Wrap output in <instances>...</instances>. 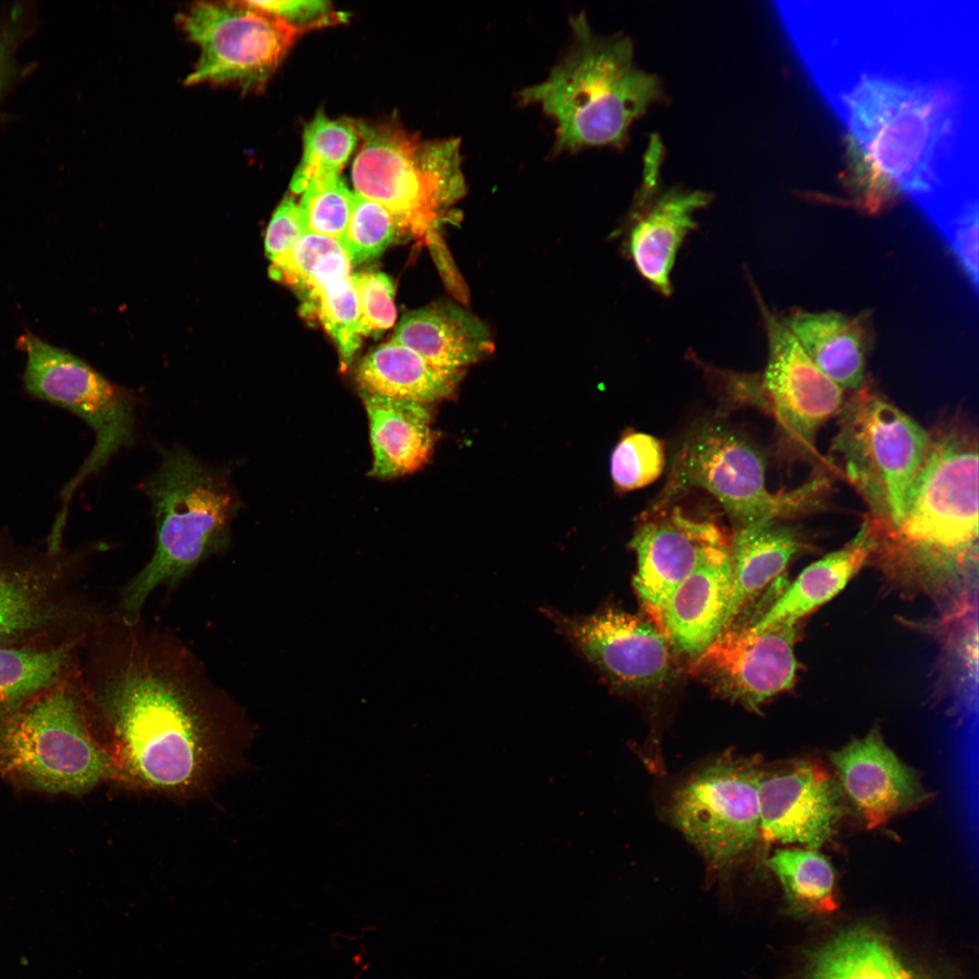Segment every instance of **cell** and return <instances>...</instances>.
<instances>
[{
  "label": "cell",
  "instance_id": "obj_1",
  "mask_svg": "<svg viewBox=\"0 0 979 979\" xmlns=\"http://www.w3.org/2000/svg\"><path fill=\"white\" fill-rule=\"evenodd\" d=\"M871 557L904 584L946 587L978 557V437L957 418L929 431L923 460L906 493L900 519L879 526L867 517Z\"/></svg>",
  "mask_w": 979,
  "mask_h": 979
},
{
  "label": "cell",
  "instance_id": "obj_2",
  "mask_svg": "<svg viewBox=\"0 0 979 979\" xmlns=\"http://www.w3.org/2000/svg\"><path fill=\"white\" fill-rule=\"evenodd\" d=\"M569 24L567 51L545 80L518 93L519 102L552 120L555 153L623 147L631 125L662 98L661 82L637 66L629 37L596 33L582 13Z\"/></svg>",
  "mask_w": 979,
  "mask_h": 979
},
{
  "label": "cell",
  "instance_id": "obj_3",
  "mask_svg": "<svg viewBox=\"0 0 979 979\" xmlns=\"http://www.w3.org/2000/svg\"><path fill=\"white\" fill-rule=\"evenodd\" d=\"M157 528L152 557L131 581L123 607L138 611L160 585L174 582L229 538L239 497L223 471L183 449L168 451L144 482Z\"/></svg>",
  "mask_w": 979,
  "mask_h": 979
},
{
  "label": "cell",
  "instance_id": "obj_4",
  "mask_svg": "<svg viewBox=\"0 0 979 979\" xmlns=\"http://www.w3.org/2000/svg\"><path fill=\"white\" fill-rule=\"evenodd\" d=\"M348 121L361 139L355 192L390 211L401 232L429 235L466 191L460 140L422 139L392 121Z\"/></svg>",
  "mask_w": 979,
  "mask_h": 979
},
{
  "label": "cell",
  "instance_id": "obj_5",
  "mask_svg": "<svg viewBox=\"0 0 979 979\" xmlns=\"http://www.w3.org/2000/svg\"><path fill=\"white\" fill-rule=\"evenodd\" d=\"M80 674L0 720V775L27 789L82 794L111 776Z\"/></svg>",
  "mask_w": 979,
  "mask_h": 979
},
{
  "label": "cell",
  "instance_id": "obj_6",
  "mask_svg": "<svg viewBox=\"0 0 979 979\" xmlns=\"http://www.w3.org/2000/svg\"><path fill=\"white\" fill-rule=\"evenodd\" d=\"M85 693L109 718L123 763L137 780L175 789L198 776L204 757L201 732L167 680L129 666L98 693Z\"/></svg>",
  "mask_w": 979,
  "mask_h": 979
},
{
  "label": "cell",
  "instance_id": "obj_7",
  "mask_svg": "<svg viewBox=\"0 0 979 979\" xmlns=\"http://www.w3.org/2000/svg\"><path fill=\"white\" fill-rule=\"evenodd\" d=\"M829 486V478L819 472L790 491L771 492L761 453L732 429L709 423L684 441L664 490L647 512L668 507L684 490L700 488L720 502L736 527H742L819 508Z\"/></svg>",
  "mask_w": 979,
  "mask_h": 979
},
{
  "label": "cell",
  "instance_id": "obj_8",
  "mask_svg": "<svg viewBox=\"0 0 979 979\" xmlns=\"http://www.w3.org/2000/svg\"><path fill=\"white\" fill-rule=\"evenodd\" d=\"M838 416L831 462L866 504L870 521L897 524L929 431L866 384L846 399Z\"/></svg>",
  "mask_w": 979,
  "mask_h": 979
},
{
  "label": "cell",
  "instance_id": "obj_9",
  "mask_svg": "<svg viewBox=\"0 0 979 979\" xmlns=\"http://www.w3.org/2000/svg\"><path fill=\"white\" fill-rule=\"evenodd\" d=\"M845 103L852 138L897 191H907L923 207L932 201L938 184L935 150L947 124L935 95L921 87L865 78L845 96Z\"/></svg>",
  "mask_w": 979,
  "mask_h": 979
},
{
  "label": "cell",
  "instance_id": "obj_10",
  "mask_svg": "<svg viewBox=\"0 0 979 979\" xmlns=\"http://www.w3.org/2000/svg\"><path fill=\"white\" fill-rule=\"evenodd\" d=\"M761 768L754 758L722 754L693 772L671 797V821L712 871H732L762 841Z\"/></svg>",
  "mask_w": 979,
  "mask_h": 979
},
{
  "label": "cell",
  "instance_id": "obj_11",
  "mask_svg": "<svg viewBox=\"0 0 979 979\" xmlns=\"http://www.w3.org/2000/svg\"><path fill=\"white\" fill-rule=\"evenodd\" d=\"M16 347L26 354L23 383L27 393L75 414L95 434L92 450L60 492L59 513L67 515L75 490L132 442L135 399L82 360L32 333L21 334Z\"/></svg>",
  "mask_w": 979,
  "mask_h": 979
},
{
  "label": "cell",
  "instance_id": "obj_12",
  "mask_svg": "<svg viewBox=\"0 0 979 979\" xmlns=\"http://www.w3.org/2000/svg\"><path fill=\"white\" fill-rule=\"evenodd\" d=\"M199 56L186 85L232 84L260 90L304 33L248 1H202L179 15Z\"/></svg>",
  "mask_w": 979,
  "mask_h": 979
},
{
  "label": "cell",
  "instance_id": "obj_13",
  "mask_svg": "<svg viewBox=\"0 0 979 979\" xmlns=\"http://www.w3.org/2000/svg\"><path fill=\"white\" fill-rule=\"evenodd\" d=\"M79 556L0 531V646L85 635L91 616L73 583Z\"/></svg>",
  "mask_w": 979,
  "mask_h": 979
},
{
  "label": "cell",
  "instance_id": "obj_14",
  "mask_svg": "<svg viewBox=\"0 0 979 979\" xmlns=\"http://www.w3.org/2000/svg\"><path fill=\"white\" fill-rule=\"evenodd\" d=\"M759 304L768 340V361L761 379L762 405L794 450L802 457H813L817 434L838 415L845 392L811 362L761 299Z\"/></svg>",
  "mask_w": 979,
  "mask_h": 979
},
{
  "label": "cell",
  "instance_id": "obj_15",
  "mask_svg": "<svg viewBox=\"0 0 979 979\" xmlns=\"http://www.w3.org/2000/svg\"><path fill=\"white\" fill-rule=\"evenodd\" d=\"M797 626L790 622L759 630L749 625H728L691 659L689 671L723 696L758 710L794 682Z\"/></svg>",
  "mask_w": 979,
  "mask_h": 979
},
{
  "label": "cell",
  "instance_id": "obj_16",
  "mask_svg": "<svg viewBox=\"0 0 979 979\" xmlns=\"http://www.w3.org/2000/svg\"><path fill=\"white\" fill-rule=\"evenodd\" d=\"M557 630L615 686L645 690L671 672V645L653 623L614 607L586 616L544 610Z\"/></svg>",
  "mask_w": 979,
  "mask_h": 979
},
{
  "label": "cell",
  "instance_id": "obj_17",
  "mask_svg": "<svg viewBox=\"0 0 979 979\" xmlns=\"http://www.w3.org/2000/svg\"><path fill=\"white\" fill-rule=\"evenodd\" d=\"M730 542L720 524L679 507L646 513L631 548L637 557L634 586L654 624L674 589L709 554Z\"/></svg>",
  "mask_w": 979,
  "mask_h": 979
},
{
  "label": "cell",
  "instance_id": "obj_18",
  "mask_svg": "<svg viewBox=\"0 0 979 979\" xmlns=\"http://www.w3.org/2000/svg\"><path fill=\"white\" fill-rule=\"evenodd\" d=\"M840 790L810 761L761 766L758 791L762 841L821 847L844 814Z\"/></svg>",
  "mask_w": 979,
  "mask_h": 979
},
{
  "label": "cell",
  "instance_id": "obj_19",
  "mask_svg": "<svg viewBox=\"0 0 979 979\" xmlns=\"http://www.w3.org/2000/svg\"><path fill=\"white\" fill-rule=\"evenodd\" d=\"M830 759L841 790L869 829L928 798L916 771L898 759L877 729L833 751Z\"/></svg>",
  "mask_w": 979,
  "mask_h": 979
},
{
  "label": "cell",
  "instance_id": "obj_20",
  "mask_svg": "<svg viewBox=\"0 0 979 979\" xmlns=\"http://www.w3.org/2000/svg\"><path fill=\"white\" fill-rule=\"evenodd\" d=\"M658 178H644L635 204L629 252L640 275L664 296L673 287L671 271L686 236L695 228V214L711 197L701 190L657 189Z\"/></svg>",
  "mask_w": 979,
  "mask_h": 979
},
{
  "label": "cell",
  "instance_id": "obj_21",
  "mask_svg": "<svg viewBox=\"0 0 979 979\" xmlns=\"http://www.w3.org/2000/svg\"><path fill=\"white\" fill-rule=\"evenodd\" d=\"M730 544L709 554L674 589L654 622L672 649L691 659L725 627L731 592Z\"/></svg>",
  "mask_w": 979,
  "mask_h": 979
},
{
  "label": "cell",
  "instance_id": "obj_22",
  "mask_svg": "<svg viewBox=\"0 0 979 979\" xmlns=\"http://www.w3.org/2000/svg\"><path fill=\"white\" fill-rule=\"evenodd\" d=\"M391 341L448 369H463L494 350L488 327L472 313L450 302L406 313Z\"/></svg>",
  "mask_w": 979,
  "mask_h": 979
},
{
  "label": "cell",
  "instance_id": "obj_23",
  "mask_svg": "<svg viewBox=\"0 0 979 979\" xmlns=\"http://www.w3.org/2000/svg\"><path fill=\"white\" fill-rule=\"evenodd\" d=\"M373 450L370 475L391 479L419 470L430 459L434 435L426 404L361 393Z\"/></svg>",
  "mask_w": 979,
  "mask_h": 979
},
{
  "label": "cell",
  "instance_id": "obj_24",
  "mask_svg": "<svg viewBox=\"0 0 979 979\" xmlns=\"http://www.w3.org/2000/svg\"><path fill=\"white\" fill-rule=\"evenodd\" d=\"M805 548L798 531L781 520L737 527L730 544L731 592L725 627Z\"/></svg>",
  "mask_w": 979,
  "mask_h": 979
},
{
  "label": "cell",
  "instance_id": "obj_25",
  "mask_svg": "<svg viewBox=\"0 0 979 979\" xmlns=\"http://www.w3.org/2000/svg\"><path fill=\"white\" fill-rule=\"evenodd\" d=\"M84 635L0 646V720L80 674Z\"/></svg>",
  "mask_w": 979,
  "mask_h": 979
},
{
  "label": "cell",
  "instance_id": "obj_26",
  "mask_svg": "<svg viewBox=\"0 0 979 979\" xmlns=\"http://www.w3.org/2000/svg\"><path fill=\"white\" fill-rule=\"evenodd\" d=\"M873 550V535L865 518L848 542L804 568L761 616L748 625L759 630L782 622L798 623L838 595L870 559Z\"/></svg>",
  "mask_w": 979,
  "mask_h": 979
},
{
  "label": "cell",
  "instance_id": "obj_27",
  "mask_svg": "<svg viewBox=\"0 0 979 979\" xmlns=\"http://www.w3.org/2000/svg\"><path fill=\"white\" fill-rule=\"evenodd\" d=\"M463 369L431 363L411 349L389 341L366 354L354 371L361 393L426 404L447 398Z\"/></svg>",
  "mask_w": 979,
  "mask_h": 979
},
{
  "label": "cell",
  "instance_id": "obj_28",
  "mask_svg": "<svg viewBox=\"0 0 979 979\" xmlns=\"http://www.w3.org/2000/svg\"><path fill=\"white\" fill-rule=\"evenodd\" d=\"M780 320L811 362L844 392L865 385L866 343L856 320L833 311H798Z\"/></svg>",
  "mask_w": 979,
  "mask_h": 979
},
{
  "label": "cell",
  "instance_id": "obj_29",
  "mask_svg": "<svg viewBox=\"0 0 979 979\" xmlns=\"http://www.w3.org/2000/svg\"><path fill=\"white\" fill-rule=\"evenodd\" d=\"M802 979H916L889 944L868 930H852L829 942Z\"/></svg>",
  "mask_w": 979,
  "mask_h": 979
},
{
  "label": "cell",
  "instance_id": "obj_30",
  "mask_svg": "<svg viewBox=\"0 0 979 979\" xmlns=\"http://www.w3.org/2000/svg\"><path fill=\"white\" fill-rule=\"evenodd\" d=\"M768 866L793 908L819 916L838 909L835 873L821 855L812 849H778Z\"/></svg>",
  "mask_w": 979,
  "mask_h": 979
},
{
  "label": "cell",
  "instance_id": "obj_31",
  "mask_svg": "<svg viewBox=\"0 0 979 979\" xmlns=\"http://www.w3.org/2000/svg\"><path fill=\"white\" fill-rule=\"evenodd\" d=\"M358 139L348 119L332 120L317 111L304 129L303 154L290 181L291 191L301 194L314 179L339 175Z\"/></svg>",
  "mask_w": 979,
  "mask_h": 979
},
{
  "label": "cell",
  "instance_id": "obj_32",
  "mask_svg": "<svg viewBox=\"0 0 979 979\" xmlns=\"http://www.w3.org/2000/svg\"><path fill=\"white\" fill-rule=\"evenodd\" d=\"M352 263L341 242L306 232L284 256L272 262L271 276L309 294L351 274Z\"/></svg>",
  "mask_w": 979,
  "mask_h": 979
},
{
  "label": "cell",
  "instance_id": "obj_33",
  "mask_svg": "<svg viewBox=\"0 0 979 979\" xmlns=\"http://www.w3.org/2000/svg\"><path fill=\"white\" fill-rule=\"evenodd\" d=\"M319 320L334 340L343 369L348 367L362 343L358 296L352 276L329 281L308 294Z\"/></svg>",
  "mask_w": 979,
  "mask_h": 979
},
{
  "label": "cell",
  "instance_id": "obj_34",
  "mask_svg": "<svg viewBox=\"0 0 979 979\" xmlns=\"http://www.w3.org/2000/svg\"><path fill=\"white\" fill-rule=\"evenodd\" d=\"M400 232L399 225L390 211L353 192L349 222L340 240L352 264L379 256Z\"/></svg>",
  "mask_w": 979,
  "mask_h": 979
},
{
  "label": "cell",
  "instance_id": "obj_35",
  "mask_svg": "<svg viewBox=\"0 0 979 979\" xmlns=\"http://www.w3.org/2000/svg\"><path fill=\"white\" fill-rule=\"evenodd\" d=\"M353 203L351 192L339 175L314 179L298 204L308 232L340 241L346 230Z\"/></svg>",
  "mask_w": 979,
  "mask_h": 979
},
{
  "label": "cell",
  "instance_id": "obj_36",
  "mask_svg": "<svg viewBox=\"0 0 979 979\" xmlns=\"http://www.w3.org/2000/svg\"><path fill=\"white\" fill-rule=\"evenodd\" d=\"M664 463L663 442L653 435L632 431L622 437L612 453V480L621 491L641 489L660 477Z\"/></svg>",
  "mask_w": 979,
  "mask_h": 979
},
{
  "label": "cell",
  "instance_id": "obj_37",
  "mask_svg": "<svg viewBox=\"0 0 979 979\" xmlns=\"http://www.w3.org/2000/svg\"><path fill=\"white\" fill-rule=\"evenodd\" d=\"M352 280L358 296L363 337L393 326L396 311L391 279L381 272H360L352 275Z\"/></svg>",
  "mask_w": 979,
  "mask_h": 979
},
{
  "label": "cell",
  "instance_id": "obj_38",
  "mask_svg": "<svg viewBox=\"0 0 979 979\" xmlns=\"http://www.w3.org/2000/svg\"><path fill=\"white\" fill-rule=\"evenodd\" d=\"M248 3L304 32L334 24L344 17V15L333 10L330 2L322 0H250Z\"/></svg>",
  "mask_w": 979,
  "mask_h": 979
},
{
  "label": "cell",
  "instance_id": "obj_39",
  "mask_svg": "<svg viewBox=\"0 0 979 979\" xmlns=\"http://www.w3.org/2000/svg\"><path fill=\"white\" fill-rule=\"evenodd\" d=\"M307 228L298 204L286 196L276 208L268 224L265 249L273 262L286 254L306 233Z\"/></svg>",
  "mask_w": 979,
  "mask_h": 979
},
{
  "label": "cell",
  "instance_id": "obj_40",
  "mask_svg": "<svg viewBox=\"0 0 979 979\" xmlns=\"http://www.w3.org/2000/svg\"><path fill=\"white\" fill-rule=\"evenodd\" d=\"M29 8L20 5L0 16V98L17 72L15 53L30 30Z\"/></svg>",
  "mask_w": 979,
  "mask_h": 979
}]
</instances>
